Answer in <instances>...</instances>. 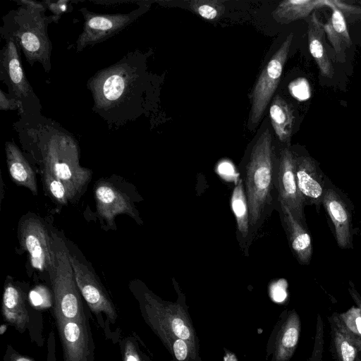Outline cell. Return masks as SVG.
Returning <instances> with one entry per match:
<instances>
[{"mask_svg": "<svg viewBox=\"0 0 361 361\" xmlns=\"http://www.w3.org/2000/svg\"><path fill=\"white\" fill-rule=\"evenodd\" d=\"M30 304L34 307L45 308L54 303L52 292L44 286L39 285L32 289L28 293Z\"/></svg>", "mask_w": 361, "mask_h": 361, "instance_id": "cell-31", "label": "cell"}, {"mask_svg": "<svg viewBox=\"0 0 361 361\" xmlns=\"http://www.w3.org/2000/svg\"><path fill=\"white\" fill-rule=\"evenodd\" d=\"M325 35L323 24L314 12L310 17L307 27L310 52L318 66L320 74L331 79L334 75V69L329 59Z\"/></svg>", "mask_w": 361, "mask_h": 361, "instance_id": "cell-18", "label": "cell"}, {"mask_svg": "<svg viewBox=\"0 0 361 361\" xmlns=\"http://www.w3.org/2000/svg\"><path fill=\"white\" fill-rule=\"evenodd\" d=\"M300 322L296 312H292L282 325L276 337L274 361H288L298 342Z\"/></svg>", "mask_w": 361, "mask_h": 361, "instance_id": "cell-21", "label": "cell"}, {"mask_svg": "<svg viewBox=\"0 0 361 361\" xmlns=\"http://www.w3.org/2000/svg\"><path fill=\"white\" fill-rule=\"evenodd\" d=\"M0 110H18V111H19L20 110V105L19 102L8 92L6 93L2 90H0Z\"/></svg>", "mask_w": 361, "mask_h": 361, "instance_id": "cell-33", "label": "cell"}, {"mask_svg": "<svg viewBox=\"0 0 361 361\" xmlns=\"http://www.w3.org/2000/svg\"><path fill=\"white\" fill-rule=\"evenodd\" d=\"M18 228L20 247L28 254L32 267L49 273L53 261L52 235L37 217L24 218Z\"/></svg>", "mask_w": 361, "mask_h": 361, "instance_id": "cell-12", "label": "cell"}, {"mask_svg": "<svg viewBox=\"0 0 361 361\" xmlns=\"http://www.w3.org/2000/svg\"><path fill=\"white\" fill-rule=\"evenodd\" d=\"M94 194L98 215L112 226L118 214H125L138 221V212L129 196L107 180H99Z\"/></svg>", "mask_w": 361, "mask_h": 361, "instance_id": "cell-15", "label": "cell"}, {"mask_svg": "<svg viewBox=\"0 0 361 361\" xmlns=\"http://www.w3.org/2000/svg\"><path fill=\"white\" fill-rule=\"evenodd\" d=\"M322 206L332 224L334 235L338 247L343 250L353 249V204L348 196L326 176Z\"/></svg>", "mask_w": 361, "mask_h": 361, "instance_id": "cell-10", "label": "cell"}, {"mask_svg": "<svg viewBox=\"0 0 361 361\" xmlns=\"http://www.w3.org/2000/svg\"><path fill=\"white\" fill-rule=\"evenodd\" d=\"M53 261L49 271L54 298V318L77 319L85 311L81 294L77 286L74 272L68 257V249L64 241L52 233Z\"/></svg>", "mask_w": 361, "mask_h": 361, "instance_id": "cell-5", "label": "cell"}, {"mask_svg": "<svg viewBox=\"0 0 361 361\" xmlns=\"http://www.w3.org/2000/svg\"><path fill=\"white\" fill-rule=\"evenodd\" d=\"M63 361H94V344L88 314L77 319L54 318Z\"/></svg>", "mask_w": 361, "mask_h": 361, "instance_id": "cell-11", "label": "cell"}, {"mask_svg": "<svg viewBox=\"0 0 361 361\" xmlns=\"http://www.w3.org/2000/svg\"><path fill=\"white\" fill-rule=\"evenodd\" d=\"M349 293L356 303L357 306L361 310V295L358 293L357 290L351 285L348 289Z\"/></svg>", "mask_w": 361, "mask_h": 361, "instance_id": "cell-35", "label": "cell"}, {"mask_svg": "<svg viewBox=\"0 0 361 361\" xmlns=\"http://www.w3.org/2000/svg\"><path fill=\"white\" fill-rule=\"evenodd\" d=\"M43 175L46 188L52 199L60 204H66L70 200L65 185L46 169H43Z\"/></svg>", "mask_w": 361, "mask_h": 361, "instance_id": "cell-28", "label": "cell"}, {"mask_svg": "<svg viewBox=\"0 0 361 361\" xmlns=\"http://www.w3.org/2000/svg\"><path fill=\"white\" fill-rule=\"evenodd\" d=\"M272 127L279 140L289 143L294 123V115L291 107L281 97L274 99L269 109Z\"/></svg>", "mask_w": 361, "mask_h": 361, "instance_id": "cell-23", "label": "cell"}, {"mask_svg": "<svg viewBox=\"0 0 361 361\" xmlns=\"http://www.w3.org/2000/svg\"><path fill=\"white\" fill-rule=\"evenodd\" d=\"M8 277L4 288L1 312L4 321L18 332L24 333L31 325L32 313L28 294Z\"/></svg>", "mask_w": 361, "mask_h": 361, "instance_id": "cell-16", "label": "cell"}, {"mask_svg": "<svg viewBox=\"0 0 361 361\" xmlns=\"http://www.w3.org/2000/svg\"><path fill=\"white\" fill-rule=\"evenodd\" d=\"M333 319L343 328L361 351V310L358 307H353L345 312L334 314Z\"/></svg>", "mask_w": 361, "mask_h": 361, "instance_id": "cell-25", "label": "cell"}, {"mask_svg": "<svg viewBox=\"0 0 361 361\" xmlns=\"http://www.w3.org/2000/svg\"><path fill=\"white\" fill-rule=\"evenodd\" d=\"M329 0H285L273 12L274 18L281 23H289L305 18L317 8L329 7Z\"/></svg>", "mask_w": 361, "mask_h": 361, "instance_id": "cell-22", "label": "cell"}, {"mask_svg": "<svg viewBox=\"0 0 361 361\" xmlns=\"http://www.w3.org/2000/svg\"><path fill=\"white\" fill-rule=\"evenodd\" d=\"M12 126L23 148L65 185L70 200L82 192L92 171L80 165V146L71 133L42 114L20 116Z\"/></svg>", "mask_w": 361, "mask_h": 361, "instance_id": "cell-1", "label": "cell"}, {"mask_svg": "<svg viewBox=\"0 0 361 361\" xmlns=\"http://www.w3.org/2000/svg\"><path fill=\"white\" fill-rule=\"evenodd\" d=\"M122 361H150L140 347L138 337L131 334L118 341Z\"/></svg>", "mask_w": 361, "mask_h": 361, "instance_id": "cell-27", "label": "cell"}, {"mask_svg": "<svg viewBox=\"0 0 361 361\" xmlns=\"http://www.w3.org/2000/svg\"><path fill=\"white\" fill-rule=\"evenodd\" d=\"M145 57L138 50L128 51L115 63L91 76L92 110L112 128L137 119L144 112L147 74Z\"/></svg>", "mask_w": 361, "mask_h": 361, "instance_id": "cell-2", "label": "cell"}, {"mask_svg": "<svg viewBox=\"0 0 361 361\" xmlns=\"http://www.w3.org/2000/svg\"><path fill=\"white\" fill-rule=\"evenodd\" d=\"M47 353L46 361H56V338L54 331L51 330L47 338ZM3 361H35V360L20 354L11 345H8L5 354L3 357Z\"/></svg>", "mask_w": 361, "mask_h": 361, "instance_id": "cell-30", "label": "cell"}, {"mask_svg": "<svg viewBox=\"0 0 361 361\" xmlns=\"http://www.w3.org/2000/svg\"><path fill=\"white\" fill-rule=\"evenodd\" d=\"M278 200H282L293 216L306 224L305 204L299 191L295 172V154L289 148L281 150L275 174Z\"/></svg>", "mask_w": 361, "mask_h": 361, "instance_id": "cell-13", "label": "cell"}, {"mask_svg": "<svg viewBox=\"0 0 361 361\" xmlns=\"http://www.w3.org/2000/svg\"><path fill=\"white\" fill-rule=\"evenodd\" d=\"M44 3L47 9L51 11L56 23L63 13L72 10V6L69 4L70 1L67 0H60L57 1H44Z\"/></svg>", "mask_w": 361, "mask_h": 361, "instance_id": "cell-32", "label": "cell"}, {"mask_svg": "<svg viewBox=\"0 0 361 361\" xmlns=\"http://www.w3.org/2000/svg\"><path fill=\"white\" fill-rule=\"evenodd\" d=\"M293 38V33L286 37L266 64L255 84L251 94V109L248 121L250 130L258 125L279 85Z\"/></svg>", "mask_w": 361, "mask_h": 361, "instance_id": "cell-9", "label": "cell"}, {"mask_svg": "<svg viewBox=\"0 0 361 361\" xmlns=\"http://www.w3.org/2000/svg\"><path fill=\"white\" fill-rule=\"evenodd\" d=\"M190 8L202 18L215 20L224 11L223 3L219 1L195 0L189 3Z\"/></svg>", "mask_w": 361, "mask_h": 361, "instance_id": "cell-29", "label": "cell"}, {"mask_svg": "<svg viewBox=\"0 0 361 361\" xmlns=\"http://www.w3.org/2000/svg\"><path fill=\"white\" fill-rule=\"evenodd\" d=\"M46 11L44 1L9 11L2 17L0 35L6 41L16 43L31 67L39 63L49 73L51 69L52 43L47 30L50 23L56 22L53 15H45Z\"/></svg>", "mask_w": 361, "mask_h": 361, "instance_id": "cell-3", "label": "cell"}, {"mask_svg": "<svg viewBox=\"0 0 361 361\" xmlns=\"http://www.w3.org/2000/svg\"><path fill=\"white\" fill-rule=\"evenodd\" d=\"M225 361H237L233 355H228L225 359Z\"/></svg>", "mask_w": 361, "mask_h": 361, "instance_id": "cell-36", "label": "cell"}, {"mask_svg": "<svg viewBox=\"0 0 361 361\" xmlns=\"http://www.w3.org/2000/svg\"><path fill=\"white\" fill-rule=\"evenodd\" d=\"M332 13L328 21L323 24L324 30L331 43L338 60L345 61V52L352 45V40L343 12L336 6L335 0H329Z\"/></svg>", "mask_w": 361, "mask_h": 361, "instance_id": "cell-20", "label": "cell"}, {"mask_svg": "<svg viewBox=\"0 0 361 361\" xmlns=\"http://www.w3.org/2000/svg\"><path fill=\"white\" fill-rule=\"evenodd\" d=\"M274 172V149L269 129L254 145L246 168L245 194L252 226L260 219L269 203Z\"/></svg>", "mask_w": 361, "mask_h": 361, "instance_id": "cell-4", "label": "cell"}, {"mask_svg": "<svg viewBox=\"0 0 361 361\" xmlns=\"http://www.w3.org/2000/svg\"><path fill=\"white\" fill-rule=\"evenodd\" d=\"M6 159L8 170L13 182L37 193L36 176L30 163L19 147L13 142H5Z\"/></svg>", "mask_w": 361, "mask_h": 361, "instance_id": "cell-19", "label": "cell"}, {"mask_svg": "<svg viewBox=\"0 0 361 361\" xmlns=\"http://www.w3.org/2000/svg\"><path fill=\"white\" fill-rule=\"evenodd\" d=\"M77 286L105 337L114 343L121 338L116 307L99 279L89 267L68 250Z\"/></svg>", "mask_w": 361, "mask_h": 361, "instance_id": "cell-6", "label": "cell"}, {"mask_svg": "<svg viewBox=\"0 0 361 361\" xmlns=\"http://www.w3.org/2000/svg\"><path fill=\"white\" fill-rule=\"evenodd\" d=\"M355 361H361V357L360 356H357V358H356Z\"/></svg>", "mask_w": 361, "mask_h": 361, "instance_id": "cell-39", "label": "cell"}, {"mask_svg": "<svg viewBox=\"0 0 361 361\" xmlns=\"http://www.w3.org/2000/svg\"><path fill=\"white\" fill-rule=\"evenodd\" d=\"M173 351L177 360H185L188 355V346L185 340L176 339L173 344Z\"/></svg>", "mask_w": 361, "mask_h": 361, "instance_id": "cell-34", "label": "cell"}, {"mask_svg": "<svg viewBox=\"0 0 361 361\" xmlns=\"http://www.w3.org/2000/svg\"><path fill=\"white\" fill-rule=\"evenodd\" d=\"M138 7L127 13L100 14L80 8L84 18L83 27L78 37L76 52L82 51L88 46L103 42L133 24L147 9V2H137Z\"/></svg>", "mask_w": 361, "mask_h": 361, "instance_id": "cell-8", "label": "cell"}, {"mask_svg": "<svg viewBox=\"0 0 361 361\" xmlns=\"http://www.w3.org/2000/svg\"><path fill=\"white\" fill-rule=\"evenodd\" d=\"M19 51L13 40L6 41L0 51V80L7 86L8 93L19 102V116L39 114L42 104L25 76Z\"/></svg>", "mask_w": 361, "mask_h": 361, "instance_id": "cell-7", "label": "cell"}, {"mask_svg": "<svg viewBox=\"0 0 361 361\" xmlns=\"http://www.w3.org/2000/svg\"><path fill=\"white\" fill-rule=\"evenodd\" d=\"M295 172L305 206H314L319 213L322 206L326 175L318 162L307 154H295Z\"/></svg>", "mask_w": 361, "mask_h": 361, "instance_id": "cell-14", "label": "cell"}, {"mask_svg": "<svg viewBox=\"0 0 361 361\" xmlns=\"http://www.w3.org/2000/svg\"><path fill=\"white\" fill-rule=\"evenodd\" d=\"M231 204L235 216L238 229L243 237H246L249 231V209L242 180H240L233 188Z\"/></svg>", "mask_w": 361, "mask_h": 361, "instance_id": "cell-24", "label": "cell"}, {"mask_svg": "<svg viewBox=\"0 0 361 361\" xmlns=\"http://www.w3.org/2000/svg\"><path fill=\"white\" fill-rule=\"evenodd\" d=\"M360 4H361V1H360ZM360 12L358 14V16L360 17V20H361V6H360Z\"/></svg>", "mask_w": 361, "mask_h": 361, "instance_id": "cell-38", "label": "cell"}, {"mask_svg": "<svg viewBox=\"0 0 361 361\" xmlns=\"http://www.w3.org/2000/svg\"><path fill=\"white\" fill-rule=\"evenodd\" d=\"M6 330V324H1L0 327V333L1 334H3L5 331Z\"/></svg>", "mask_w": 361, "mask_h": 361, "instance_id": "cell-37", "label": "cell"}, {"mask_svg": "<svg viewBox=\"0 0 361 361\" xmlns=\"http://www.w3.org/2000/svg\"><path fill=\"white\" fill-rule=\"evenodd\" d=\"M334 340L340 361H355L359 349L343 328L334 321Z\"/></svg>", "mask_w": 361, "mask_h": 361, "instance_id": "cell-26", "label": "cell"}, {"mask_svg": "<svg viewBox=\"0 0 361 361\" xmlns=\"http://www.w3.org/2000/svg\"><path fill=\"white\" fill-rule=\"evenodd\" d=\"M278 200L290 250L300 264L308 265L312 256V243L307 224L297 219L282 200Z\"/></svg>", "mask_w": 361, "mask_h": 361, "instance_id": "cell-17", "label": "cell"}]
</instances>
